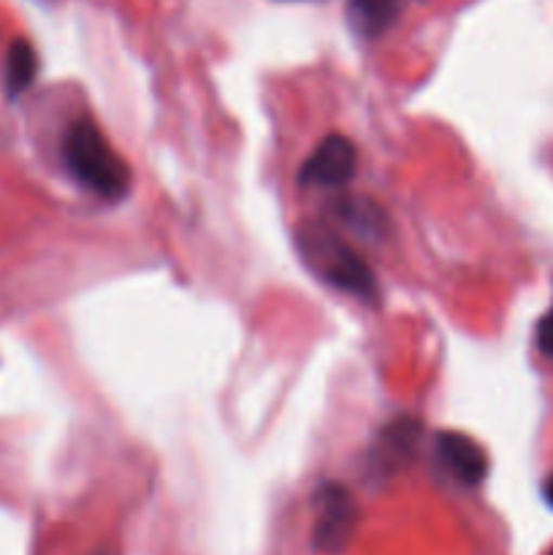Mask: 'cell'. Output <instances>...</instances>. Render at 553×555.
<instances>
[{
	"label": "cell",
	"instance_id": "6da1fadb",
	"mask_svg": "<svg viewBox=\"0 0 553 555\" xmlns=\"http://www.w3.org/2000/svg\"><path fill=\"white\" fill-rule=\"evenodd\" d=\"M63 160L68 171L101 198L117 201L130 188V168L108 146L101 130L87 119L70 125L63 139Z\"/></svg>",
	"mask_w": 553,
	"mask_h": 555
},
{
	"label": "cell",
	"instance_id": "7a4b0ae2",
	"mask_svg": "<svg viewBox=\"0 0 553 555\" xmlns=\"http://www.w3.org/2000/svg\"><path fill=\"white\" fill-rule=\"evenodd\" d=\"M298 249L320 280L350 293L358 301H380V285L372 269L347 247L339 233L325 225H304L298 231Z\"/></svg>",
	"mask_w": 553,
	"mask_h": 555
},
{
	"label": "cell",
	"instance_id": "3957f363",
	"mask_svg": "<svg viewBox=\"0 0 553 555\" xmlns=\"http://www.w3.org/2000/svg\"><path fill=\"white\" fill-rule=\"evenodd\" d=\"M314 504H318V518H314L312 529L314 551L339 555L350 545V540L356 537L358 520H361L356 499L339 482H325V486L318 488Z\"/></svg>",
	"mask_w": 553,
	"mask_h": 555
},
{
	"label": "cell",
	"instance_id": "277c9868",
	"mask_svg": "<svg viewBox=\"0 0 553 555\" xmlns=\"http://www.w3.org/2000/svg\"><path fill=\"white\" fill-rule=\"evenodd\" d=\"M356 168V144L347 135L331 133L307 157V163L298 171V184H304V188H342V184L350 182Z\"/></svg>",
	"mask_w": 553,
	"mask_h": 555
},
{
	"label": "cell",
	"instance_id": "5b68a950",
	"mask_svg": "<svg viewBox=\"0 0 553 555\" xmlns=\"http://www.w3.org/2000/svg\"><path fill=\"white\" fill-rule=\"evenodd\" d=\"M423 437V426L415 417H396L388 426L380 431L377 442H374L372 453H369V464L380 475H394L396 469L407 464L415 455L417 442Z\"/></svg>",
	"mask_w": 553,
	"mask_h": 555
},
{
	"label": "cell",
	"instance_id": "8992f818",
	"mask_svg": "<svg viewBox=\"0 0 553 555\" xmlns=\"http://www.w3.org/2000/svg\"><path fill=\"white\" fill-rule=\"evenodd\" d=\"M437 455L445 469L464 486H480L488 475V455L475 439L459 431L437 434Z\"/></svg>",
	"mask_w": 553,
	"mask_h": 555
},
{
	"label": "cell",
	"instance_id": "52a82bcc",
	"mask_svg": "<svg viewBox=\"0 0 553 555\" xmlns=\"http://www.w3.org/2000/svg\"><path fill=\"white\" fill-rule=\"evenodd\" d=\"M404 0H347V20L363 38H377L401 14Z\"/></svg>",
	"mask_w": 553,
	"mask_h": 555
},
{
	"label": "cell",
	"instance_id": "ba28073f",
	"mask_svg": "<svg viewBox=\"0 0 553 555\" xmlns=\"http://www.w3.org/2000/svg\"><path fill=\"white\" fill-rule=\"evenodd\" d=\"M38 74V54L30 41L16 38L9 47V57H5V90L9 98H20L22 92L30 90Z\"/></svg>",
	"mask_w": 553,
	"mask_h": 555
},
{
	"label": "cell",
	"instance_id": "9c48e42d",
	"mask_svg": "<svg viewBox=\"0 0 553 555\" xmlns=\"http://www.w3.org/2000/svg\"><path fill=\"white\" fill-rule=\"evenodd\" d=\"M336 217H339L350 231H356L358 236H383L385 215L383 209L374 206L369 198H342L339 204H336Z\"/></svg>",
	"mask_w": 553,
	"mask_h": 555
},
{
	"label": "cell",
	"instance_id": "30bf717a",
	"mask_svg": "<svg viewBox=\"0 0 553 555\" xmlns=\"http://www.w3.org/2000/svg\"><path fill=\"white\" fill-rule=\"evenodd\" d=\"M537 347H540L542 356L553 358V307L548 309V314L537 325Z\"/></svg>",
	"mask_w": 553,
	"mask_h": 555
},
{
	"label": "cell",
	"instance_id": "8fae6325",
	"mask_svg": "<svg viewBox=\"0 0 553 555\" xmlns=\"http://www.w3.org/2000/svg\"><path fill=\"white\" fill-rule=\"evenodd\" d=\"M542 493H545V502H548V507L553 509V477H551V480L545 482V488H542Z\"/></svg>",
	"mask_w": 553,
	"mask_h": 555
},
{
	"label": "cell",
	"instance_id": "7c38bea8",
	"mask_svg": "<svg viewBox=\"0 0 553 555\" xmlns=\"http://www.w3.org/2000/svg\"><path fill=\"white\" fill-rule=\"evenodd\" d=\"M92 555H108L106 551H98V553H92Z\"/></svg>",
	"mask_w": 553,
	"mask_h": 555
},
{
	"label": "cell",
	"instance_id": "4fadbf2b",
	"mask_svg": "<svg viewBox=\"0 0 553 555\" xmlns=\"http://www.w3.org/2000/svg\"><path fill=\"white\" fill-rule=\"evenodd\" d=\"M548 555H553V551H551V553H548Z\"/></svg>",
	"mask_w": 553,
	"mask_h": 555
}]
</instances>
